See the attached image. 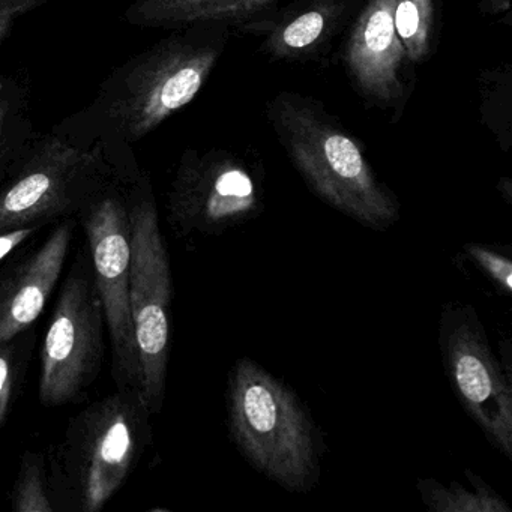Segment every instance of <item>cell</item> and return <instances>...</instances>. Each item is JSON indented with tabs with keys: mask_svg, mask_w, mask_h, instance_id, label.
<instances>
[{
	"mask_svg": "<svg viewBox=\"0 0 512 512\" xmlns=\"http://www.w3.org/2000/svg\"><path fill=\"white\" fill-rule=\"evenodd\" d=\"M224 23L176 29L128 59L82 112L56 125L77 142L130 149L193 103L229 43Z\"/></svg>",
	"mask_w": 512,
	"mask_h": 512,
	"instance_id": "6da1fadb",
	"label": "cell"
},
{
	"mask_svg": "<svg viewBox=\"0 0 512 512\" xmlns=\"http://www.w3.org/2000/svg\"><path fill=\"white\" fill-rule=\"evenodd\" d=\"M266 116L305 184L323 202L373 230L394 226L400 203L374 172L364 146L320 101L284 91Z\"/></svg>",
	"mask_w": 512,
	"mask_h": 512,
	"instance_id": "7a4b0ae2",
	"label": "cell"
},
{
	"mask_svg": "<svg viewBox=\"0 0 512 512\" xmlns=\"http://www.w3.org/2000/svg\"><path fill=\"white\" fill-rule=\"evenodd\" d=\"M151 416L139 388H116L74 416L49 455L55 511H101L151 442Z\"/></svg>",
	"mask_w": 512,
	"mask_h": 512,
	"instance_id": "3957f363",
	"label": "cell"
},
{
	"mask_svg": "<svg viewBox=\"0 0 512 512\" xmlns=\"http://www.w3.org/2000/svg\"><path fill=\"white\" fill-rule=\"evenodd\" d=\"M133 148L40 134L0 184V233L79 217L110 185L139 172Z\"/></svg>",
	"mask_w": 512,
	"mask_h": 512,
	"instance_id": "277c9868",
	"label": "cell"
},
{
	"mask_svg": "<svg viewBox=\"0 0 512 512\" xmlns=\"http://www.w3.org/2000/svg\"><path fill=\"white\" fill-rule=\"evenodd\" d=\"M233 443L245 460L290 493H308L320 476V443L298 395L262 365L241 358L227 385Z\"/></svg>",
	"mask_w": 512,
	"mask_h": 512,
	"instance_id": "5b68a950",
	"label": "cell"
},
{
	"mask_svg": "<svg viewBox=\"0 0 512 512\" xmlns=\"http://www.w3.org/2000/svg\"><path fill=\"white\" fill-rule=\"evenodd\" d=\"M130 308L142 371V392L152 416L166 397L173 281L169 253L158 220L148 173L140 170L130 187Z\"/></svg>",
	"mask_w": 512,
	"mask_h": 512,
	"instance_id": "8992f818",
	"label": "cell"
},
{
	"mask_svg": "<svg viewBox=\"0 0 512 512\" xmlns=\"http://www.w3.org/2000/svg\"><path fill=\"white\" fill-rule=\"evenodd\" d=\"M137 173L110 185L79 215L85 227L95 284L109 329L112 376L118 389H142V371L130 308V187Z\"/></svg>",
	"mask_w": 512,
	"mask_h": 512,
	"instance_id": "52a82bcc",
	"label": "cell"
},
{
	"mask_svg": "<svg viewBox=\"0 0 512 512\" xmlns=\"http://www.w3.org/2000/svg\"><path fill=\"white\" fill-rule=\"evenodd\" d=\"M263 209L259 170L227 149H187L167 196V218L179 236H220Z\"/></svg>",
	"mask_w": 512,
	"mask_h": 512,
	"instance_id": "ba28073f",
	"label": "cell"
},
{
	"mask_svg": "<svg viewBox=\"0 0 512 512\" xmlns=\"http://www.w3.org/2000/svg\"><path fill=\"white\" fill-rule=\"evenodd\" d=\"M104 311L91 259L79 254L64 281L41 350L40 400L65 406L94 382L104 356Z\"/></svg>",
	"mask_w": 512,
	"mask_h": 512,
	"instance_id": "9c48e42d",
	"label": "cell"
},
{
	"mask_svg": "<svg viewBox=\"0 0 512 512\" xmlns=\"http://www.w3.org/2000/svg\"><path fill=\"white\" fill-rule=\"evenodd\" d=\"M443 367L455 397L485 439L512 460V383L475 308L452 302L439 319Z\"/></svg>",
	"mask_w": 512,
	"mask_h": 512,
	"instance_id": "30bf717a",
	"label": "cell"
},
{
	"mask_svg": "<svg viewBox=\"0 0 512 512\" xmlns=\"http://www.w3.org/2000/svg\"><path fill=\"white\" fill-rule=\"evenodd\" d=\"M395 0H365L350 23L343 62L353 86L380 109H401L412 67L394 26Z\"/></svg>",
	"mask_w": 512,
	"mask_h": 512,
	"instance_id": "8fae6325",
	"label": "cell"
},
{
	"mask_svg": "<svg viewBox=\"0 0 512 512\" xmlns=\"http://www.w3.org/2000/svg\"><path fill=\"white\" fill-rule=\"evenodd\" d=\"M365 0H292L245 34L262 38L260 50L277 61L320 58L355 19Z\"/></svg>",
	"mask_w": 512,
	"mask_h": 512,
	"instance_id": "7c38bea8",
	"label": "cell"
},
{
	"mask_svg": "<svg viewBox=\"0 0 512 512\" xmlns=\"http://www.w3.org/2000/svg\"><path fill=\"white\" fill-rule=\"evenodd\" d=\"M73 241V223L65 218L31 256L0 275V344L28 331L41 316L61 278Z\"/></svg>",
	"mask_w": 512,
	"mask_h": 512,
	"instance_id": "4fadbf2b",
	"label": "cell"
},
{
	"mask_svg": "<svg viewBox=\"0 0 512 512\" xmlns=\"http://www.w3.org/2000/svg\"><path fill=\"white\" fill-rule=\"evenodd\" d=\"M284 0H134L125 22L136 28H190L203 23H224L244 32L274 13Z\"/></svg>",
	"mask_w": 512,
	"mask_h": 512,
	"instance_id": "5bb4252c",
	"label": "cell"
},
{
	"mask_svg": "<svg viewBox=\"0 0 512 512\" xmlns=\"http://www.w3.org/2000/svg\"><path fill=\"white\" fill-rule=\"evenodd\" d=\"M40 136L31 115L29 86L22 76L0 73V184Z\"/></svg>",
	"mask_w": 512,
	"mask_h": 512,
	"instance_id": "9a60e30c",
	"label": "cell"
},
{
	"mask_svg": "<svg viewBox=\"0 0 512 512\" xmlns=\"http://www.w3.org/2000/svg\"><path fill=\"white\" fill-rule=\"evenodd\" d=\"M466 473L472 490L460 482L443 485L436 479H418L416 487L424 505L436 512H511V506L493 488L470 470Z\"/></svg>",
	"mask_w": 512,
	"mask_h": 512,
	"instance_id": "2e32d148",
	"label": "cell"
},
{
	"mask_svg": "<svg viewBox=\"0 0 512 512\" xmlns=\"http://www.w3.org/2000/svg\"><path fill=\"white\" fill-rule=\"evenodd\" d=\"M394 26L410 64L427 61L437 41V0H395Z\"/></svg>",
	"mask_w": 512,
	"mask_h": 512,
	"instance_id": "e0dca14e",
	"label": "cell"
},
{
	"mask_svg": "<svg viewBox=\"0 0 512 512\" xmlns=\"http://www.w3.org/2000/svg\"><path fill=\"white\" fill-rule=\"evenodd\" d=\"M481 118L494 134L503 152L511 148L512 134V70L511 64L497 65L479 77Z\"/></svg>",
	"mask_w": 512,
	"mask_h": 512,
	"instance_id": "ac0fdd59",
	"label": "cell"
},
{
	"mask_svg": "<svg viewBox=\"0 0 512 512\" xmlns=\"http://www.w3.org/2000/svg\"><path fill=\"white\" fill-rule=\"evenodd\" d=\"M13 511L56 512L50 499L44 455L40 452L28 451L23 454L14 484Z\"/></svg>",
	"mask_w": 512,
	"mask_h": 512,
	"instance_id": "d6986e66",
	"label": "cell"
},
{
	"mask_svg": "<svg viewBox=\"0 0 512 512\" xmlns=\"http://www.w3.org/2000/svg\"><path fill=\"white\" fill-rule=\"evenodd\" d=\"M13 338L7 343L0 344V430L4 428L5 421L13 403L14 389L22 373L23 346Z\"/></svg>",
	"mask_w": 512,
	"mask_h": 512,
	"instance_id": "ffe728a7",
	"label": "cell"
},
{
	"mask_svg": "<svg viewBox=\"0 0 512 512\" xmlns=\"http://www.w3.org/2000/svg\"><path fill=\"white\" fill-rule=\"evenodd\" d=\"M463 251L505 295H511L512 260L509 256L481 244H466Z\"/></svg>",
	"mask_w": 512,
	"mask_h": 512,
	"instance_id": "44dd1931",
	"label": "cell"
},
{
	"mask_svg": "<svg viewBox=\"0 0 512 512\" xmlns=\"http://www.w3.org/2000/svg\"><path fill=\"white\" fill-rule=\"evenodd\" d=\"M49 2L50 0H0V46L17 20Z\"/></svg>",
	"mask_w": 512,
	"mask_h": 512,
	"instance_id": "7402d4cb",
	"label": "cell"
},
{
	"mask_svg": "<svg viewBox=\"0 0 512 512\" xmlns=\"http://www.w3.org/2000/svg\"><path fill=\"white\" fill-rule=\"evenodd\" d=\"M40 230V226L20 227L0 233V262L22 247L28 239Z\"/></svg>",
	"mask_w": 512,
	"mask_h": 512,
	"instance_id": "603a6c76",
	"label": "cell"
},
{
	"mask_svg": "<svg viewBox=\"0 0 512 512\" xmlns=\"http://www.w3.org/2000/svg\"><path fill=\"white\" fill-rule=\"evenodd\" d=\"M512 0H479V11L485 16L511 17Z\"/></svg>",
	"mask_w": 512,
	"mask_h": 512,
	"instance_id": "cb8c5ba5",
	"label": "cell"
},
{
	"mask_svg": "<svg viewBox=\"0 0 512 512\" xmlns=\"http://www.w3.org/2000/svg\"><path fill=\"white\" fill-rule=\"evenodd\" d=\"M499 191L508 205L512 203V181L509 178H502L499 181Z\"/></svg>",
	"mask_w": 512,
	"mask_h": 512,
	"instance_id": "d4e9b609",
	"label": "cell"
}]
</instances>
